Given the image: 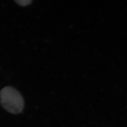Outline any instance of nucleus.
I'll use <instances>...</instances> for the list:
<instances>
[{
	"instance_id": "nucleus-1",
	"label": "nucleus",
	"mask_w": 127,
	"mask_h": 127,
	"mask_svg": "<svg viewBox=\"0 0 127 127\" xmlns=\"http://www.w3.org/2000/svg\"><path fill=\"white\" fill-rule=\"evenodd\" d=\"M0 99L2 107L10 113L19 114L24 108V101L22 95L11 86H6L0 91Z\"/></svg>"
}]
</instances>
